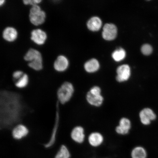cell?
Here are the masks:
<instances>
[{
  "label": "cell",
  "instance_id": "8fae6325",
  "mask_svg": "<svg viewBox=\"0 0 158 158\" xmlns=\"http://www.w3.org/2000/svg\"><path fill=\"white\" fill-rule=\"evenodd\" d=\"M70 136L72 139L75 143L78 144L83 143L85 139L84 128L81 126H76L71 131Z\"/></svg>",
  "mask_w": 158,
  "mask_h": 158
},
{
  "label": "cell",
  "instance_id": "ffe728a7",
  "mask_svg": "<svg viewBox=\"0 0 158 158\" xmlns=\"http://www.w3.org/2000/svg\"><path fill=\"white\" fill-rule=\"evenodd\" d=\"M29 82L28 75L25 73L23 76L15 82V85L17 88L21 89L26 88Z\"/></svg>",
  "mask_w": 158,
  "mask_h": 158
},
{
  "label": "cell",
  "instance_id": "cb8c5ba5",
  "mask_svg": "<svg viewBox=\"0 0 158 158\" xmlns=\"http://www.w3.org/2000/svg\"><path fill=\"white\" fill-rule=\"evenodd\" d=\"M25 73L23 72V71L21 70H16L12 74V77L13 80L16 81L18 80L20 78H21L22 77Z\"/></svg>",
  "mask_w": 158,
  "mask_h": 158
},
{
  "label": "cell",
  "instance_id": "9c48e42d",
  "mask_svg": "<svg viewBox=\"0 0 158 158\" xmlns=\"http://www.w3.org/2000/svg\"><path fill=\"white\" fill-rule=\"evenodd\" d=\"M69 65L68 59L64 55L57 57L54 64V68L57 72L62 73L68 69Z\"/></svg>",
  "mask_w": 158,
  "mask_h": 158
},
{
  "label": "cell",
  "instance_id": "3957f363",
  "mask_svg": "<svg viewBox=\"0 0 158 158\" xmlns=\"http://www.w3.org/2000/svg\"><path fill=\"white\" fill-rule=\"evenodd\" d=\"M46 18V14L38 5L32 6L29 13L30 21L31 23L35 26L44 23Z\"/></svg>",
  "mask_w": 158,
  "mask_h": 158
},
{
  "label": "cell",
  "instance_id": "4316f807",
  "mask_svg": "<svg viewBox=\"0 0 158 158\" xmlns=\"http://www.w3.org/2000/svg\"><path fill=\"white\" fill-rule=\"evenodd\" d=\"M53 1H58L59 0H53Z\"/></svg>",
  "mask_w": 158,
  "mask_h": 158
},
{
  "label": "cell",
  "instance_id": "277c9868",
  "mask_svg": "<svg viewBox=\"0 0 158 158\" xmlns=\"http://www.w3.org/2000/svg\"><path fill=\"white\" fill-rule=\"evenodd\" d=\"M59 104L57 102L56 104V110L55 112V122L54 127L52 128V133L50 139L47 143L44 144V147L47 149L50 148L54 145L56 141V136L59 127L60 120V109H59Z\"/></svg>",
  "mask_w": 158,
  "mask_h": 158
},
{
  "label": "cell",
  "instance_id": "2e32d148",
  "mask_svg": "<svg viewBox=\"0 0 158 158\" xmlns=\"http://www.w3.org/2000/svg\"><path fill=\"white\" fill-rule=\"evenodd\" d=\"M3 36L6 41L9 42H12L15 41L17 38V31L14 27H7L3 31Z\"/></svg>",
  "mask_w": 158,
  "mask_h": 158
},
{
  "label": "cell",
  "instance_id": "44dd1931",
  "mask_svg": "<svg viewBox=\"0 0 158 158\" xmlns=\"http://www.w3.org/2000/svg\"><path fill=\"white\" fill-rule=\"evenodd\" d=\"M71 154L66 145L61 146L59 151L55 155L54 158H70Z\"/></svg>",
  "mask_w": 158,
  "mask_h": 158
},
{
  "label": "cell",
  "instance_id": "5bb4252c",
  "mask_svg": "<svg viewBox=\"0 0 158 158\" xmlns=\"http://www.w3.org/2000/svg\"><path fill=\"white\" fill-rule=\"evenodd\" d=\"M131 127L130 120L127 118H123L120 120L119 125L116 128V131L120 135H126L129 132Z\"/></svg>",
  "mask_w": 158,
  "mask_h": 158
},
{
  "label": "cell",
  "instance_id": "83f0119b",
  "mask_svg": "<svg viewBox=\"0 0 158 158\" xmlns=\"http://www.w3.org/2000/svg\"><path fill=\"white\" fill-rule=\"evenodd\" d=\"M147 1H151V0H147Z\"/></svg>",
  "mask_w": 158,
  "mask_h": 158
},
{
  "label": "cell",
  "instance_id": "484cf974",
  "mask_svg": "<svg viewBox=\"0 0 158 158\" xmlns=\"http://www.w3.org/2000/svg\"><path fill=\"white\" fill-rule=\"evenodd\" d=\"M5 2V0H1V1H0V5H1V6H2L4 4Z\"/></svg>",
  "mask_w": 158,
  "mask_h": 158
},
{
  "label": "cell",
  "instance_id": "d4e9b609",
  "mask_svg": "<svg viewBox=\"0 0 158 158\" xmlns=\"http://www.w3.org/2000/svg\"><path fill=\"white\" fill-rule=\"evenodd\" d=\"M43 0H23V2L25 5H35L40 3Z\"/></svg>",
  "mask_w": 158,
  "mask_h": 158
},
{
  "label": "cell",
  "instance_id": "7402d4cb",
  "mask_svg": "<svg viewBox=\"0 0 158 158\" xmlns=\"http://www.w3.org/2000/svg\"><path fill=\"white\" fill-rule=\"evenodd\" d=\"M126 53L124 49L120 48L114 51L112 53V57L116 62H120L125 58Z\"/></svg>",
  "mask_w": 158,
  "mask_h": 158
},
{
  "label": "cell",
  "instance_id": "7c38bea8",
  "mask_svg": "<svg viewBox=\"0 0 158 158\" xmlns=\"http://www.w3.org/2000/svg\"><path fill=\"white\" fill-rule=\"evenodd\" d=\"M31 39L35 44L41 45L44 44L47 39V35L40 29L34 30L31 32Z\"/></svg>",
  "mask_w": 158,
  "mask_h": 158
},
{
  "label": "cell",
  "instance_id": "d6986e66",
  "mask_svg": "<svg viewBox=\"0 0 158 158\" xmlns=\"http://www.w3.org/2000/svg\"><path fill=\"white\" fill-rule=\"evenodd\" d=\"M99 67V63L95 59H90L86 62L84 64L85 70L89 73L96 72L98 70Z\"/></svg>",
  "mask_w": 158,
  "mask_h": 158
},
{
  "label": "cell",
  "instance_id": "5b68a950",
  "mask_svg": "<svg viewBox=\"0 0 158 158\" xmlns=\"http://www.w3.org/2000/svg\"><path fill=\"white\" fill-rule=\"evenodd\" d=\"M100 89L98 86H94L89 91L86 95V100L92 105L100 106L103 102V98L101 95Z\"/></svg>",
  "mask_w": 158,
  "mask_h": 158
},
{
  "label": "cell",
  "instance_id": "52a82bcc",
  "mask_svg": "<svg viewBox=\"0 0 158 158\" xmlns=\"http://www.w3.org/2000/svg\"><path fill=\"white\" fill-rule=\"evenodd\" d=\"M29 133V130L26 126L22 124H17L12 131V135L14 139L19 140L26 137Z\"/></svg>",
  "mask_w": 158,
  "mask_h": 158
},
{
  "label": "cell",
  "instance_id": "4fadbf2b",
  "mask_svg": "<svg viewBox=\"0 0 158 158\" xmlns=\"http://www.w3.org/2000/svg\"><path fill=\"white\" fill-rule=\"evenodd\" d=\"M104 141L103 136L98 132H94L90 134L88 138L89 145L95 148L100 147L103 143Z\"/></svg>",
  "mask_w": 158,
  "mask_h": 158
},
{
  "label": "cell",
  "instance_id": "6da1fadb",
  "mask_svg": "<svg viewBox=\"0 0 158 158\" xmlns=\"http://www.w3.org/2000/svg\"><path fill=\"white\" fill-rule=\"evenodd\" d=\"M24 106L20 95L2 90L0 93V123L1 128H9L21 121Z\"/></svg>",
  "mask_w": 158,
  "mask_h": 158
},
{
  "label": "cell",
  "instance_id": "ba28073f",
  "mask_svg": "<svg viewBox=\"0 0 158 158\" xmlns=\"http://www.w3.org/2000/svg\"><path fill=\"white\" fill-rule=\"evenodd\" d=\"M117 35V28L112 23H106L104 26L102 36L106 40L110 41L115 39Z\"/></svg>",
  "mask_w": 158,
  "mask_h": 158
},
{
  "label": "cell",
  "instance_id": "7a4b0ae2",
  "mask_svg": "<svg viewBox=\"0 0 158 158\" xmlns=\"http://www.w3.org/2000/svg\"><path fill=\"white\" fill-rule=\"evenodd\" d=\"M74 91L73 85L68 81L63 83L57 91V98L59 104L64 105L68 103L72 98Z\"/></svg>",
  "mask_w": 158,
  "mask_h": 158
},
{
  "label": "cell",
  "instance_id": "9a60e30c",
  "mask_svg": "<svg viewBox=\"0 0 158 158\" xmlns=\"http://www.w3.org/2000/svg\"><path fill=\"white\" fill-rule=\"evenodd\" d=\"M24 60L29 62H35L42 61V55L40 52L36 49H31L27 51L24 57Z\"/></svg>",
  "mask_w": 158,
  "mask_h": 158
},
{
  "label": "cell",
  "instance_id": "30bf717a",
  "mask_svg": "<svg viewBox=\"0 0 158 158\" xmlns=\"http://www.w3.org/2000/svg\"><path fill=\"white\" fill-rule=\"evenodd\" d=\"M116 72L117 76L116 79L118 82H123L127 80L131 74L130 67L127 64H123L118 67Z\"/></svg>",
  "mask_w": 158,
  "mask_h": 158
},
{
  "label": "cell",
  "instance_id": "ac0fdd59",
  "mask_svg": "<svg viewBox=\"0 0 158 158\" xmlns=\"http://www.w3.org/2000/svg\"><path fill=\"white\" fill-rule=\"evenodd\" d=\"M88 28L92 31H97L102 27L101 20L98 17H94L90 19L87 23Z\"/></svg>",
  "mask_w": 158,
  "mask_h": 158
},
{
  "label": "cell",
  "instance_id": "e0dca14e",
  "mask_svg": "<svg viewBox=\"0 0 158 158\" xmlns=\"http://www.w3.org/2000/svg\"><path fill=\"white\" fill-rule=\"evenodd\" d=\"M148 155L147 150L141 146L134 147L131 153V158H147Z\"/></svg>",
  "mask_w": 158,
  "mask_h": 158
},
{
  "label": "cell",
  "instance_id": "603a6c76",
  "mask_svg": "<svg viewBox=\"0 0 158 158\" xmlns=\"http://www.w3.org/2000/svg\"><path fill=\"white\" fill-rule=\"evenodd\" d=\"M142 53L146 56L151 55L153 52V48L151 45L149 44H144L141 48Z\"/></svg>",
  "mask_w": 158,
  "mask_h": 158
},
{
  "label": "cell",
  "instance_id": "8992f818",
  "mask_svg": "<svg viewBox=\"0 0 158 158\" xmlns=\"http://www.w3.org/2000/svg\"><path fill=\"white\" fill-rule=\"evenodd\" d=\"M139 117L141 123L143 125H149L151 121L156 118L157 116L153 110L150 108H145L140 112Z\"/></svg>",
  "mask_w": 158,
  "mask_h": 158
}]
</instances>
